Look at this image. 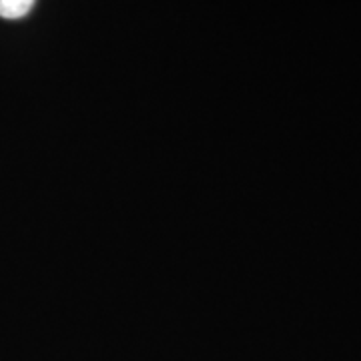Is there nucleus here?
Here are the masks:
<instances>
[{"label": "nucleus", "instance_id": "1", "mask_svg": "<svg viewBox=\"0 0 361 361\" xmlns=\"http://www.w3.org/2000/svg\"><path fill=\"white\" fill-rule=\"evenodd\" d=\"M35 6V0H0V16L2 18H23Z\"/></svg>", "mask_w": 361, "mask_h": 361}]
</instances>
